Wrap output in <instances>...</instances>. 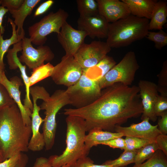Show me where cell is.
Returning a JSON list of instances; mask_svg holds the SVG:
<instances>
[{"label": "cell", "instance_id": "cell-31", "mask_svg": "<svg viewBox=\"0 0 167 167\" xmlns=\"http://www.w3.org/2000/svg\"><path fill=\"white\" fill-rule=\"evenodd\" d=\"M155 43V48L161 49L167 45V33L162 29L157 32L149 31L146 37Z\"/></svg>", "mask_w": 167, "mask_h": 167}, {"label": "cell", "instance_id": "cell-23", "mask_svg": "<svg viewBox=\"0 0 167 167\" xmlns=\"http://www.w3.org/2000/svg\"><path fill=\"white\" fill-rule=\"evenodd\" d=\"M167 2L165 1H157L153 11L148 25L149 30L162 29L167 22Z\"/></svg>", "mask_w": 167, "mask_h": 167}, {"label": "cell", "instance_id": "cell-10", "mask_svg": "<svg viewBox=\"0 0 167 167\" xmlns=\"http://www.w3.org/2000/svg\"><path fill=\"white\" fill-rule=\"evenodd\" d=\"M83 72V69L73 56L65 55L60 62L54 66L50 77L56 84L68 88L77 83Z\"/></svg>", "mask_w": 167, "mask_h": 167}, {"label": "cell", "instance_id": "cell-47", "mask_svg": "<svg viewBox=\"0 0 167 167\" xmlns=\"http://www.w3.org/2000/svg\"><path fill=\"white\" fill-rule=\"evenodd\" d=\"M5 160L0 150V163L4 161Z\"/></svg>", "mask_w": 167, "mask_h": 167}, {"label": "cell", "instance_id": "cell-16", "mask_svg": "<svg viewBox=\"0 0 167 167\" xmlns=\"http://www.w3.org/2000/svg\"><path fill=\"white\" fill-rule=\"evenodd\" d=\"M149 120L148 118H146L140 123H133L128 127L118 126L115 127L114 131L116 132L122 133L123 136L135 137L155 142L157 137L162 134L157 125H151Z\"/></svg>", "mask_w": 167, "mask_h": 167}, {"label": "cell", "instance_id": "cell-44", "mask_svg": "<svg viewBox=\"0 0 167 167\" xmlns=\"http://www.w3.org/2000/svg\"><path fill=\"white\" fill-rule=\"evenodd\" d=\"M8 11L7 9L1 6L0 2V28L2 34L4 33L5 31L4 28L2 25L3 18Z\"/></svg>", "mask_w": 167, "mask_h": 167}, {"label": "cell", "instance_id": "cell-14", "mask_svg": "<svg viewBox=\"0 0 167 167\" xmlns=\"http://www.w3.org/2000/svg\"><path fill=\"white\" fill-rule=\"evenodd\" d=\"M138 86L143 108L141 119L148 118L155 122L157 117L154 113V106L159 95L157 85L150 81L140 80Z\"/></svg>", "mask_w": 167, "mask_h": 167}, {"label": "cell", "instance_id": "cell-13", "mask_svg": "<svg viewBox=\"0 0 167 167\" xmlns=\"http://www.w3.org/2000/svg\"><path fill=\"white\" fill-rule=\"evenodd\" d=\"M87 36L85 32L75 29L66 21L57 34V39L64 50L65 55L74 56L84 43V39Z\"/></svg>", "mask_w": 167, "mask_h": 167}, {"label": "cell", "instance_id": "cell-36", "mask_svg": "<svg viewBox=\"0 0 167 167\" xmlns=\"http://www.w3.org/2000/svg\"><path fill=\"white\" fill-rule=\"evenodd\" d=\"M23 152L17 153L0 163V167H17L23 157Z\"/></svg>", "mask_w": 167, "mask_h": 167}, {"label": "cell", "instance_id": "cell-22", "mask_svg": "<svg viewBox=\"0 0 167 167\" xmlns=\"http://www.w3.org/2000/svg\"><path fill=\"white\" fill-rule=\"evenodd\" d=\"M127 6L131 14L140 18L150 19L155 0H122Z\"/></svg>", "mask_w": 167, "mask_h": 167}, {"label": "cell", "instance_id": "cell-11", "mask_svg": "<svg viewBox=\"0 0 167 167\" xmlns=\"http://www.w3.org/2000/svg\"><path fill=\"white\" fill-rule=\"evenodd\" d=\"M111 49L106 42L94 41L89 44L84 43L73 57L83 69H88L96 65Z\"/></svg>", "mask_w": 167, "mask_h": 167}, {"label": "cell", "instance_id": "cell-24", "mask_svg": "<svg viewBox=\"0 0 167 167\" xmlns=\"http://www.w3.org/2000/svg\"><path fill=\"white\" fill-rule=\"evenodd\" d=\"M116 64L113 57L107 55L95 66L84 69L83 71L88 77L96 75L95 80L98 81Z\"/></svg>", "mask_w": 167, "mask_h": 167}, {"label": "cell", "instance_id": "cell-43", "mask_svg": "<svg viewBox=\"0 0 167 167\" xmlns=\"http://www.w3.org/2000/svg\"><path fill=\"white\" fill-rule=\"evenodd\" d=\"M32 167H53L49 161L48 159L44 157L37 158ZM61 167H73L69 165H65Z\"/></svg>", "mask_w": 167, "mask_h": 167}, {"label": "cell", "instance_id": "cell-41", "mask_svg": "<svg viewBox=\"0 0 167 167\" xmlns=\"http://www.w3.org/2000/svg\"><path fill=\"white\" fill-rule=\"evenodd\" d=\"M161 118L158 122V128L161 134L164 135L167 134V111L163 113L161 115Z\"/></svg>", "mask_w": 167, "mask_h": 167}, {"label": "cell", "instance_id": "cell-34", "mask_svg": "<svg viewBox=\"0 0 167 167\" xmlns=\"http://www.w3.org/2000/svg\"><path fill=\"white\" fill-rule=\"evenodd\" d=\"M167 109V96L158 95L154 106V111L157 117Z\"/></svg>", "mask_w": 167, "mask_h": 167}, {"label": "cell", "instance_id": "cell-5", "mask_svg": "<svg viewBox=\"0 0 167 167\" xmlns=\"http://www.w3.org/2000/svg\"><path fill=\"white\" fill-rule=\"evenodd\" d=\"M70 105L65 90H56L47 100L43 101L40 106L41 110H45V118L43 126V134L46 150L53 146L57 128L56 117L59 110L63 107Z\"/></svg>", "mask_w": 167, "mask_h": 167}, {"label": "cell", "instance_id": "cell-33", "mask_svg": "<svg viewBox=\"0 0 167 167\" xmlns=\"http://www.w3.org/2000/svg\"><path fill=\"white\" fill-rule=\"evenodd\" d=\"M157 90L161 95L167 96V61H165L161 70L157 75Z\"/></svg>", "mask_w": 167, "mask_h": 167}, {"label": "cell", "instance_id": "cell-42", "mask_svg": "<svg viewBox=\"0 0 167 167\" xmlns=\"http://www.w3.org/2000/svg\"><path fill=\"white\" fill-rule=\"evenodd\" d=\"M54 2L53 0H48L42 3L36 10L34 16L36 17L44 14L52 6Z\"/></svg>", "mask_w": 167, "mask_h": 167}, {"label": "cell", "instance_id": "cell-27", "mask_svg": "<svg viewBox=\"0 0 167 167\" xmlns=\"http://www.w3.org/2000/svg\"><path fill=\"white\" fill-rule=\"evenodd\" d=\"M80 17H89L99 14L97 3L95 0L76 1Z\"/></svg>", "mask_w": 167, "mask_h": 167}, {"label": "cell", "instance_id": "cell-2", "mask_svg": "<svg viewBox=\"0 0 167 167\" xmlns=\"http://www.w3.org/2000/svg\"><path fill=\"white\" fill-rule=\"evenodd\" d=\"M31 126L24 122L15 103L0 109V150L4 160L28 151Z\"/></svg>", "mask_w": 167, "mask_h": 167}, {"label": "cell", "instance_id": "cell-12", "mask_svg": "<svg viewBox=\"0 0 167 167\" xmlns=\"http://www.w3.org/2000/svg\"><path fill=\"white\" fill-rule=\"evenodd\" d=\"M22 54L19 59L30 69H33L44 64L49 62L54 58V54L47 45H41L34 48L30 38L24 37L21 41Z\"/></svg>", "mask_w": 167, "mask_h": 167}, {"label": "cell", "instance_id": "cell-8", "mask_svg": "<svg viewBox=\"0 0 167 167\" xmlns=\"http://www.w3.org/2000/svg\"><path fill=\"white\" fill-rule=\"evenodd\" d=\"M101 89L98 81L88 78L84 72L79 81L65 90L70 105L79 109L86 106L100 96Z\"/></svg>", "mask_w": 167, "mask_h": 167}, {"label": "cell", "instance_id": "cell-38", "mask_svg": "<svg viewBox=\"0 0 167 167\" xmlns=\"http://www.w3.org/2000/svg\"><path fill=\"white\" fill-rule=\"evenodd\" d=\"M74 167H114L109 165L95 164L93 161L87 156L82 158L76 162Z\"/></svg>", "mask_w": 167, "mask_h": 167}, {"label": "cell", "instance_id": "cell-18", "mask_svg": "<svg viewBox=\"0 0 167 167\" xmlns=\"http://www.w3.org/2000/svg\"><path fill=\"white\" fill-rule=\"evenodd\" d=\"M99 14L109 23L114 22L131 15L127 5L118 0H96Z\"/></svg>", "mask_w": 167, "mask_h": 167}, {"label": "cell", "instance_id": "cell-25", "mask_svg": "<svg viewBox=\"0 0 167 167\" xmlns=\"http://www.w3.org/2000/svg\"><path fill=\"white\" fill-rule=\"evenodd\" d=\"M8 22L11 25L12 29V34L10 38L4 39L0 28V67L4 69L3 58L5 54L9 49L10 46L17 43L24 38L17 34L16 26L13 20L9 17Z\"/></svg>", "mask_w": 167, "mask_h": 167}, {"label": "cell", "instance_id": "cell-19", "mask_svg": "<svg viewBox=\"0 0 167 167\" xmlns=\"http://www.w3.org/2000/svg\"><path fill=\"white\" fill-rule=\"evenodd\" d=\"M0 83L5 88L17 105L25 123L28 126H31L32 113L27 110L21 102L19 87L23 85V84L21 79L17 76H15L9 80L5 73Z\"/></svg>", "mask_w": 167, "mask_h": 167}, {"label": "cell", "instance_id": "cell-21", "mask_svg": "<svg viewBox=\"0 0 167 167\" xmlns=\"http://www.w3.org/2000/svg\"><path fill=\"white\" fill-rule=\"evenodd\" d=\"M122 134L104 131L97 128L92 129L86 135L85 140V150L87 155L93 146L100 144L101 142L115 138L122 137Z\"/></svg>", "mask_w": 167, "mask_h": 167}, {"label": "cell", "instance_id": "cell-7", "mask_svg": "<svg viewBox=\"0 0 167 167\" xmlns=\"http://www.w3.org/2000/svg\"><path fill=\"white\" fill-rule=\"evenodd\" d=\"M68 17L66 11L60 8L55 12H50L39 21L29 26L28 31L32 43L38 46L43 45L48 35L53 32L57 34L59 33Z\"/></svg>", "mask_w": 167, "mask_h": 167}, {"label": "cell", "instance_id": "cell-37", "mask_svg": "<svg viewBox=\"0 0 167 167\" xmlns=\"http://www.w3.org/2000/svg\"><path fill=\"white\" fill-rule=\"evenodd\" d=\"M24 2V0H0L1 6L7 9L10 13L18 9Z\"/></svg>", "mask_w": 167, "mask_h": 167}, {"label": "cell", "instance_id": "cell-45", "mask_svg": "<svg viewBox=\"0 0 167 167\" xmlns=\"http://www.w3.org/2000/svg\"><path fill=\"white\" fill-rule=\"evenodd\" d=\"M28 161V158L25 154H24L22 159L17 167H25Z\"/></svg>", "mask_w": 167, "mask_h": 167}, {"label": "cell", "instance_id": "cell-46", "mask_svg": "<svg viewBox=\"0 0 167 167\" xmlns=\"http://www.w3.org/2000/svg\"><path fill=\"white\" fill-rule=\"evenodd\" d=\"M4 73V69L0 67V83L2 81L3 75Z\"/></svg>", "mask_w": 167, "mask_h": 167}, {"label": "cell", "instance_id": "cell-29", "mask_svg": "<svg viewBox=\"0 0 167 167\" xmlns=\"http://www.w3.org/2000/svg\"><path fill=\"white\" fill-rule=\"evenodd\" d=\"M138 150L124 151L118 158L106 161L102 164L114 167H123L129 164L134 163L135 157Z\"/></svg>", "mask_w": 167, "mask_h": 167}, {"label": "cell", "instance_id": "cell-17", "mask_svg": "<svg viewBox=\"0 0 167 167\" xmlns=\"http://www.w3.org/2000/svg\"><path fill=\"white\" fill-rule=\"evenodd\" d=\"M21 41L14 44L12 49H9L8 50L7 52L6 58L10 69L15 70L18 68L20 71L21 76L25 87L26 95L24 100V105L28 112L32 113L33 107L30 96V87L29 83V77L26 73V66L22 64L17 56L18 53L22 50Z\"/></svg>", "mask_w": 167, "mask_h": 167}, {"label": "cell", "instance_id": "cell-26", "mask_svg": "<svg viewBox=\"0 0 167 167\" xmlns=\"http://www.w3.org/2000/svg\"><path fill=\"white\" fill-rule=\"evenodd\" d=\"M54 66L49 62L43 64L32 69L31 75L29 77L30 87L49 77L52 74Z\"/></svg>", "mask_w": 167, "mask_h": 167}, {"label": "cell", "instance_id": "cell-3", "mask_svg": "<svg viewBox=\"0 0 167 167\" xmlns=\"http://www.w3.org/2000/svg\"><path fill=\"white\" fill-rule=\"evenodd\" d=\"M66 122V147L61 155L51 156L48 158L53 167H61L66 165L74 167L78 160L88 155L85 150L87 131L84 120L78 116L68 115Z\"/></svg>", "mask_w": 167, "mask_h": 167}, {"label": "cell", "instance_id": "cell-28", "mask_svg": "<svg viewBox=\"0 0 167 167\" xmlns=\"http://www.w3.org/2000/svg\"><path fill=\"white\" fill-rule=\"evenodd\" d=\"M159 149L156 142L149 143L138 149L134 159V165H139L152 156Z\"/></svg>", "mask_w": 167, "mask_h": 167}, {"label": "cell", "instance_id": "cell-39", "mask_svg": "<svg viewBox=\"0 0 167 167\" xmlns=\"http://www.w3.org/2000/svg\"><path fill=\"white\" fill-rule=\"evenodd\" d=\"M100 144L107 145L113 148H118L122 150H124L125 148V139L122 137L103 142L100 143Z\"/></svg>", "mask_w": 167, "mask_h": 167}, {"label": "cell", "instance_id": "cell-32", "mask_svg": "<svg viewBox=\"0 0 167 167\" xmlns=\"http://www.w3.org/2000/svg\"><path fill=\"white\" fill-rule=\"evenodd\" d=\"M124 139V152L137 150L146 145L152 142L147 140L131 136H126Z\"/></svg>", "mask_w": 167, "mask_h": 167}, {"label": "cell", "instance_id": "cell-35", "mask_svg": "<svg viewBox=\"0 0 167 167\" xmlns=\"http://www.w3.org/2000/svg\"><path fill=\"white\" fill-rule=\"evenodd\" d=\"M15 103L5 88L0 83V109Z\"/></svg>", "mask_w": 167, "mask_h": 167}, {"label": "cell", "instance_id": "cell-30", "mask_svg": "<svg viewBox=\"0 0 167 167\" xmlns=\"http://www.w3.org/2000/svg\"><path fill=\"white\" fill-rule=\"evenodd\" d=\"M165 154L158 149L145 162L132 167H167V160Z\"/></svg>", "mask_w": 167, "mask_h": 167}, {"label": "cell", "instance_id": "cell-15", "mask_svg": "<svg viewBox=\"0 0 167 167\" xmlns=\"http://www.w3.org/2000/svg\"><path fill=\"white\" fill-rule=\"evenodd\" d=\"M77 23L78 30L85 32L92 39L107 37L109 23L99 14L89 17H79Z\"/></svg>", "mask_w": 167, "mask_h": 167}, {"label": "cell", "instance_id": "cell-6", "mask_svg": "<svg viewBox=\"0 0 167 167\" xmlns=\"http://www.w3.org/2000/svg\"><path fill=\"white\" fill-rule=\"evenodd\" d=\"M139 67L134 52H128L119 62L98 81L100 88L102 90L118 83L131 85Z\"/></svg>", "mask_w": 167, "mask_h": 167}, {"label": "cell", "instance_id": "cell-40", "mask_svg": "<svg viewBox=\"0 0 167 167\" xmlns=\"http://www.w3.org/2000/svg\"><path fill=\"white\" fill-rule=\"evenodd\" d=\"M155 142L159 149L161 150L167 156V135L163 134L159 135L156 137Z\"/></svg>", "mask_w": 167, "mask_h": 167}, {"label": "cell", "instance_id": "cell-1", "mask_svg": "<svg viewBox=\"0 0 167 167\" xmlns=\"http://www.w3.org/2000/svg\"><path fill=\"white\" fill-rule=\"evenodd\" d=\"M64 111L66 115L83 118L87 132L94 128L112 131L129 119L142 115L143 108L138 86L118 83L102 89L100 96L90 105Z\"/></svg>", "mask_w": 167, "mask_h": 167}, {"label": "cell", "instance_id": "cell-9", "mask_svg": "<svg viewBox=\"0 0 167 167\" xmlns=\"http://www.w3.org/2000/svg\"><path fill=\"white\" fill-rule=\"evenodd\" d=\"M30 94L33 101V110L31 116L32 135L29 142L28 148L33 152L42 150L45 147V143L43 133L40 132V127L44 122V119L40 115L41 110L37 104L39 99L44 100L47 96V92L42 86H36L30 88Z\"/></svg>", "mask_w": 167, "mask_h": 167}, {"label": "cell", "instance_id": "cell-20", "mask_svg": "<svg viewBox=\"0 0 167 167\" xmlns=\"http://www.w3.org/2000/svg\"><path fill=\"white\" fill-rule=\"evenodd\" d=\"M41 0H24V2L17 10L10 12L14 19V23L17 27L16 32L18 36L24 37L25 31L23 25L25 20L32 13L36 5Z\"/></svg>", "mask_w": 167, "mask_h": 167}, {"label": "cell", "instance_id": "cell-4", "mask_svg": "<svg viewBox=\"0 0 167 167\" xmlns=\"http://www.w3.org/2000/svg\"><path fill=\"white\" fill-rule=\"evenodd\" d=\"M149 19L131 14L109 24L106 41L111 48L127 46L145 37L148 32Z\"/></svg>", "mask_w": 167, "mask_h": 167}]
</instances>
